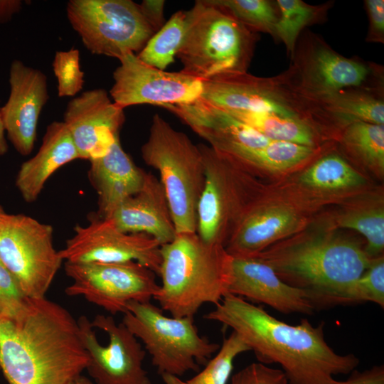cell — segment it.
<instances>
[{
  "instance_id": "obj_1",
  "label": "cell",
  "mask_w": 384,
  "mask_h": 384,
  "mask_svg": "<svg viewBox=\"0 0 384 384\" xmlns=\"http://www.w3.org/2000/svg\"><path fill=\"white\" fill-rule=\"evenodd\" d=\"M204 318L231 328L260 363L279 364L288 384H331L359 365L355 355L338 354L326 343L324 322L314 326L304 319L290 325L239 296L225 294Z\"/></svg>"
},
{
  "instance_id": "obj_2",
  "label": "cell",
  "mask_w": 384,
  "mask_h": 384,
  "mask_svg": "<svg viewBox=\"0 0 384 384\" xmlns=\"http://www.w3.org/2000/svg\"><path fill=\"white\" fill-rule=\"evenodd\" d=\"M89 362L77 320L46 297L0 316V369L9 384H73Z\"/></svg>"
},
{
  "instance_id": "obj_3",
  "label": "cell",
  "mask_w": 384,
  "mask_h": 384,
  "mask_svg": "<svg viewBox=\"0 0 384 384\" xmlns=\"http://www.w3.org/2000/svg\"><path fill=\"white\" fill-rule=\"evenodd\" d=\"M306 228L255 257L302 290L314 309L351 303L353 287L371 260L365 246L330 226Z\"/></svg>"
},
{
  "instance_id": "obj_4",
  "label": "cell",
  "mask_w": 384,
  "mask_h": 384,
  "mask_svg": "<svg viewBox=\"0 0 384 384\" xmlns=\"http://www.w3.org/2000/svg\"><path fill=\"white\" fill-rule=\"evenodd\" d=\"M160 252L161 284L154 299L172 316L193 317L203 304L216 305L228 294L232 256L224 246L180 233Z\"/></svg>"
},
{
  "instance_id": "obj_5",
  "label": "cell",
  "mask_w": 384,
  "mask_h": 384,
  "mask_svg": "<svg viewBox=\"0 0 384 384\" xmlns=\"http://www.w3.org/2000/svg\"><path fill=\"white\" fill-rule=\"evenodd\" d=\"M258 34L208 0L187 11V26L176 57L181 71L201 80L247 73Z\"/></svg>"
},
{
  "instance_id": "obj_6",
  "label": "cell",
  "mask_w": 384,
  "mask_h": 384,
  "mask_svg": "<svg viewBox=\"0 0 384 384\" xmlns=\"http://www.w3.org/2000/svg\"><path fill=\"white\" fill-rule=\"evenodd\" d=\"M141 153L145 164L159 174L176 235L196 233L197 208L205 183L198 146L156 114Z\"/></svg>"
},
{
  "instance_id": "obj_7",
  "label": "cell",
  "mask_w": 384,
  "mask_h": 384,
  "mask_svg": "<svg viewBox=\"0 0 384 384\" xmlns=\"http://www.w3.org/2000/svg\"><path fill=\"white\" fill-rule=\"evenodd\" d=\"M200 100L226 111L270 112L299 119L322 133L334 125L322 105L297 92L282 73L270 78L245 73L204 80Z\"/></svg>"
},
{
  "instance_id": "obj_8",
  "label": "cell",
  "mask_w": 384,
  "mask_h": 384,
  "mask_svg": "<svg viewBox=\"0 0 384 384\" xmlns=\"http://www.w3.org/2000/svg\"><path fill=\"white\" fill-rule=\"evenodd\" d=\"M126 309L122 322L143 342L160 375L197 371L220 348L199 334L193 317L166 316L150 302H129Z\"/></svg>"
},
{
  "instance_id": "obj_9",
  "label": "cell",
  "mask_w": 384,
  "mask_h": 384,
  "mask_svg": "<svg viewBox=\"0 0 384 384\" xmlns=\"http://www.w3.org/2000/svg\"><path fill=\"white\" fill-rule=\"evenodd\" d=\"M290 60L284 77L297 92L317 102L343 88L384 90L383 66L344 57L309 30L299 36Z\"/></svg>"
},
{
  "instance_id": "obj_10",
  "label": "cell",
  "mask_w": 384,
  "mask_h": 384,
  "mask_svg": "<svg viewBox=\"0 0 384 384\" xmlns=\"http://www.w3.org/2000/svg\"><path fill=\"white\" fill-rule=\"evenodd\" d=\"M205 183L197 208V235L206 242L225 247L245 207L260 186L247 171L213 149L198 145Z\"/></svg>"
},
{
  "instance_id": "obj_11",
  "label": "cell",
  "mask_w": 384,
  "mask_h": 384,
  "mask_svg": "<svg viewBox=\"0 0 384 384\" xmlns=\"http://www.w3.org/2000/svg\"><path fill=\"white\" fill-rule=\"evenodd\" d=\"M72 28L91 53L119 59L139 53L155 33L132 0H70Z\"/></svg>"
},
{
  "instance_id": "obj_12",
  "label": "cell",
  "mask_w": 384,
  "mask_h": 384,
  "mask_svg": "<svg viewBox=\"0 0 384 384\" xmlns=\"http://www.w3.org/2000/svg\"><path fill=\"white\" fill-rule=\"evenodd\" d=\"M50 225L23 214L0 215V263L28 298H43L63 259L53 242Z\"/></svg>"
},
{
  "instance_id": "obj_13",
  "label": "cell",
  "mask_w": 384,
  "mask_h": 384,
  "mask_svg": "<svg viewBox=\"0 0 384 384\" xmlns=\"http://www.w3.org/2000/svg\"><path fill=\"white\" fill-rule=\"evenodd\" d=\"M77 321L89 358L85 370L95 384H151L143 368L146 351L122 322L102 314Z\"/></svg>"
},
{
  "instance_id": "obj_14",
  "label": "cell",
  "mask_w": 384,
  "mask_h": 384,
  "mask_svg": "<svg viewBox=\"0 0 384 384\" xmlns=\"http://www.w3.org/2000/svg\"><path fill=\"white\" fill-rule=\"evenodd\" d=\"M65 274L72 279L65 292L116 314H124L129 302H148L159 289L155 273L134 261L72 263L65 262Z\"/></svg>"
},
{
  "instance_id": "obj_15",
  "label": "cell",
  "mask_w": 384,
  "mask_h": 384,
  "mask_svg": "<svg viewBox=\"0 0 384 384\" xmlns=\"http://www.w3.org/2000/svg\"><path fill=\"white\" fill-rule=\"evenodd\" d=\"M113 72L114 84L110 94L120 107L138 105L165 107L190 104L199 100L203 80L180 70L168 72L143 63L137 54L129 53L119 59Z\"/></svg>"
},
{
  "instance_id": "obj_16",
  "label": "cell",
  "mask_w": 384,
  "mask_h": 384,
  "mask_svg": "<svg viewBox=\"0 0 384 384\" xmlns=\"http://www.w3.org/2000/svg\"><path fill=\"white\" fill-rule=\"evenodd\" d=\"M160 248V244L151 237L124 233L111 219L97 216L86 225H77L74 235L59 254L63 260L72 263L134 261L159 274Z\"/></svg>"
},
{
  "instance_id": "obj_17",
  "label": "cell",
  "mask_w": 384,
  "mask_h": 384,
  "mask_svg": "<svg viewBox=\"0 0 384 384\" xmlns=\"http://www.w3.org/2000/svg\"><path fill=\"white\" fill-rule=\"evenodd\" d=\"M304 210L282 197L260 192L244 209L227 242L231 256L250 257L307 228Z\"/></svg>"
},
{
  "instance_id": "obj_18",
  "label": "cell",
  "mask_w": 384,
  "mask_h": 384,
  "mask_svg": "<svg viewBox=\"0 0 384 384\" xmlns=\"http://www.w3.org/2000/svg\"><path fill=\"white\" fill-rule=\"evenodd\" d=\"M124 110L102 88L87 90L68 102L63 122L80 159L90 161L109 152L119 138L125 122Z\"/></svg>"
},
{
  "instance_id": "obj_19",
  "label": "cell",
  "mask_w": 384,
  "mask_h": 384,
  "mask_svg": "<svg viewBox=\"0 0 384 384\" xmlns=\"http://www.w3.org/2000/svg\"><path fill=\"white\" fill-rule=\"evenodd\" d=\"M282 196L304 210L314 205L346 201L366 191V178L341 154L324 151L297 171Z\"/></svg>"
},
{
  "instance_id": "obj_20",
  "label": "cell",
  "mask_w": 384,
  "mask_h": 384,
  "mask_svg": "<svg viewBox=\"0 0 384 384\" xmlns=\"http://www.w3.org/2000/svg\"><path fill=\"white\" fill-rule=\"evenodd\" d=\"M10 94L0 107L7 137L18 153L29 155L34 148L41 112L49 100L46 75L14 60L9 70Z\"/></svg>"
},
{
  "instance_id": "obj_21",
  "label": "cell",
  "mask_w": 384,
  "mask_h": 384,
  "mask_svg": "<svg viewBox=\"0 0 384 384\" xmlns=\"http://www.w3.org/2000/svg\"><path fill=\"white\" fill-rule=\"evenodd\" d=\"M228 294L267 304L284 314L311 315L315 309L302 290L285 283L255 256H232Z\"/></svg>"
},
{
  "instance_id": "obj_22",
  "label": "cell",
  "mask_w": 384,
  "mask_h": 384,
  "mask_svg": "<svg viewBox=\"0 0 384 384\" xmlns=\"http://www.w3.org/2000/svg\"><path fill=\"white\" fill-rule=\"evenodd\" d=\"M115 226L127 233H142L160 245L171 242L176 233L166 196L160 181L145 174L141 189L121 203L110 215Z\"/></svg>"
},
{
  "instance_id": "obj_23",
  "label": "cell",
  "mask_w": 384,
  "mask_h": 384,
  "mask_svg": "<svg viewBox=\"0 0 384 384\" xmlns=\"http://www.w3.org/2000/svg\"><path fill=\"white\" fill-rule=\"evenodd\" d=\"M146 172L121 146L119 138L105 156L90 161V180L98 196V217L106 218L142 187Z\"/></svg>"
},
{
  "instance_id": "obj_24",
  "label": "cell",
  "mask_w": 384,
  "mask_h": 384,
  "mask_svg": "<svg viewBox=\"0 0 384 384\" xmlns=\"http://www.w3.org/2000/svg\"><path fill=\"white\" fill-rule=\"evenodd\" d=\"M80 159L70 133L63 122H52L46 128L35 156L24 161L16 178L23 199L34 202L48 178L61 166Z\"/></svg>"
},
{
  "instance_id": "obj_25",
  "label": "cell",
  "mask_w": 384,
  "mask_h": 384,
  "mask_svg": "<svg viewBox=\"0 0 384 384\" xmlns=\"http://www.w3.org/2000/svg\"><path fill=\"white\" fill-rule=\"evenodd\" d=\"M326 151L296 143L272 140L258 148L238 150L224 155L247 171L273 174L297 172Z\"/></svg>"
},
{
  "instance_id": "obj_26",
  "label": "cell",
  "mask_w": 384,
  "mask_h": 384,
  "mask_svg": "<svg viewBox=\"0 0 384 384\" xmlns=\"http://www.w3.org/2000/svg\"><path fill=\"white\" fill-rule=\"evenodd\" d=\"M333 216L331 227L353 230L365 237V250L372 259L384 250V203L383 196L363 192L344 201Z\"/></svg>"
},
{
  "instance_id": "obj_27",
  "label": "cell",
  "mask_w": 384,
  "mask_h": 384,
  "mask_svg": "<svg viewBox=\"0 0 384 384\" xmlns=\"http://www.w3.org/2000/svg\"><path fill=\"white\" fill-rule=\"evenodd\" d=\"M343 129L355 122L384 124L383 90L348 87L319 100Z\"/></svg>"
},
{
  "instance_id": "obj_28",
  "label": "cell",
  "mask_w": 384,
  "mask_h": 384,
  "mask_svg": "<svg viewBox=\"0 0 384 384\" xmlns=\"http://www.w3.org/2000/svg\"><path fill=\"white\" fill-rule=\"evenodd\" d=\"M224 111L271 140L312 147L325 146L326 142L329 140L316 127L299 119L270 112Z\"/></svg>"
},
{
  "instance_id": "obj_29",
  "label": "cell",
  "mask_w": 384,
  "mask_h": 384,
  "mask_svg": "<svg viewBox=\"0 0 384 384\" xmlns=\"http://www.w3.org/2000/svg\"><path fill=\"white\" fill-rule=\"evenodd\" d=\"M336 142L344 153L381 178L384 175V124L355 122L346 125Z\"/></svg>"
},
{
  "instance_id": "obj_30",
  "label": "cell",
  "mask_w": 384,
  "mask_h": 384,
  "mask_svg": "<svg viewBox=\"0 0 384 384\" xmlns=\"http://www.w3.org/2000/svg\"><path fill=\"white\" fill-rule=\"evenodd\" d=\"M278 21L273 38L282 42L290 58L293 55L297 40L309 26L322 23L327 19L329 11L334 1L311 5L302 0H277Z\"/></svg>"
},
{
  "instance_id": "obj_31",
  "label": "cell",
  "mask_w": 384,
  "mask_h": 384,
  "mask_svg": "<svg viewBox=\"0 0 384 384\" xmlns=\"http://www.w3.org/2000/svg\"><path fill=\"white\" fill-rule=\"evenodd\" d=\"M187 11H178L149 39L137 54L143 63L165 70L174 63L186 31Z\"/></svg>"
},
{
  "instance_id": "obj_32",
  "label": "cell",
  "mask_w": 384,
  "mask_h": 384,
  "mask_svg": "<svg viewBox=\"0 0 384 384\" xmlns=\"http://www.w3.org/2000/svg\"><path fill=\"white\" fill-rule=\"evenodd\" d=\"M250 351L242 337L235 331L223 340L215 356L206 364L203 370L192 378L183 380L178 376L162 374L165 384H227L233 369L235 359Z\"/></svg>"
},
{
  "instance_id": "obj_33",
  "label": "cell",
  "mask_w": 384,
  "mask_h": 384,
  "mask_svg": "<svg viewBox=\"0 0 384 384\" xmlns=\"http://www.w3.org/2000/svg\"><path fill=\"white\" fill-rule=\"evenodd\" d=\"M227 11L251 31L274 36L279 11L276 1L269 0H208Z\"/></svg>"
},
{
  "instance_id": "obj_34",
  "label": "cell",
  "mask_w": 384,
  "mask_h": 384,
  "mask_svg": "<svg viewBox=\"0 0 384 384\" xmlns=\"http://www.w3.org/2000/svg\"><path fill=\"white\" fill-rule=\"evenodd\" d=\"M52 67L58 82V97H73L81 91L85 79L84 72L80 67L78 49L72 48L66 51H57Z\"/></svg>"
},
{
  "instance_id": "obj_35",
  "label": "cell",
  "mask_w": 384,
  "mask_h": 384,
  "mask_svg": "<svg viewBox=\"0 0 384 384\" xmlns=\"http://www.w3.org/2000/svg\"><path fill=\"white\" fill-rule=\"evenodd\" d=\"M351 303L372 302L384 306V257L372 258L368 267L356 281Z\"/></svg>"
},
{
  "instance_id": "obj_36",
  "label": "cell",
  "mask_w": 384,
  "mask_h": 384,
  "mask_svg": "<svg viewBox=\"0 0 384 384\" xmlns=\"http://www.w3.org/2000/svg\"><path fill=\"white\" fill-rule=\"evenodd\" d=\"M28 299L13 276L0 263V316L8 319L16 316Z\"/></svg>"
},
{
  "instance_id": "obj_37",
  "label": "cell",
  "mask_w": 384,
  "mask_h": 384,
  "mask_svg": "<svg viewBox=\"0 0 384 384\" xmlns=\"http://www.w3.org/2000/svg\"><path fill=\"white\" fill-rule=\"evenodd\" d=\"M230 384H288V381L282 370L253 363L235 373Z\"/></svg>"
},
{
  "instance_id": "obj_38",
  "label": "cell",
  "mask_w": 384,
  "mask_h": 384,
  "mask_svg": "<svg viewBox=\"0 0 384 384\" xmlns=\"http://www.w3.org/2000/svg\"><path fill=\"white\" fill-rule=\"evenodd\" d=\"M364 6L368 18L366 37L368 43H384V1L365 0Z\"/></svg>"
},
{
  "instance_id": "obj_39",
  "label": "cell",
  "mask_w": 384,
  "mask_h": 384,
  "mask_svg": "<svg viewBox=\"0 0 384 384\" xmlns=\"http://www.w3.org/2000/svg\"><path fill=\"white\" fill-rule=\"evenodd\" d=\"M331 384H384V366H374L363 371L354 370L346 380H334Z\"/></svg>"
},
{
  "instance_id": "obj_40",
  "label": "cell",
  "mask_w": 384,
  "mask_h": 384,
  "mask_svg": "<svg viewBox=\"0 0 384 384\" xmlns=\"http://www.w3.org/2000/svg\"><path fill=\"white\" fill-rule=\"evenodd\" d=\"M139 5L144 17L156 33L165 23V1L144 0Z\"/></svg>"
},
{
  "instance_id": "obj_41",
  "label": "cell",
  "mask_w": 384,
  "mask_h": 384,
  "mask_svg": "<svg viewBox=\"0 0 384 384\" xmlns=\"http://www.w3.org/2000/svg\"><path fill=\"white\" fill-rule=\"evenodd\" d=\"M22 6L21 0H0V24L11 21L21 10Z\"/></svg>"
},
{
  "instance_id": "obj_42",
  "label": "cell",
  "mask_w": 384,
  "mask_h": 384,
  "mask_svg": "<svg viewBox=\"0 0 384 384\" xmlns=\"http://www.w3.org/2000/svg\"><path fill=\"white\" fill-rule=\"evenodd\" d=\"M5 133L0 111V156L4 155L8 151V144L5 137Z\"/></svg>"
},
{
  "instance_id": "obj_43",
  "label": "cell",
  "mask_w": 384,
  "mask_h": 384,
  "mask_svg": "<svg viewBox=\"0 0 384 384\" xmlns=\"http://www.w3.org/2000/svg\"><path fill=\"white\" fill-rule=\"evenodd\" d=\"M73 384H93L88 378L82 375L78 377Z\"/></svg>"
},
{
  "instance_id": "obj_44",
  "label": "cell",
  "mask_w": 384,
  "mask_h": 384,
  "mask_svg": "<svg viewBox=\"0 0 384 384\" xmlns=\"http://www.w3.org/2000/svg\"><path fill=\"white\" fill-rule=\"evenodd\" d=\"M4 213H5V211H4V210L3 207H2V206L0 204V215H1V214Z\"/></svg>"
}]
</instances>
